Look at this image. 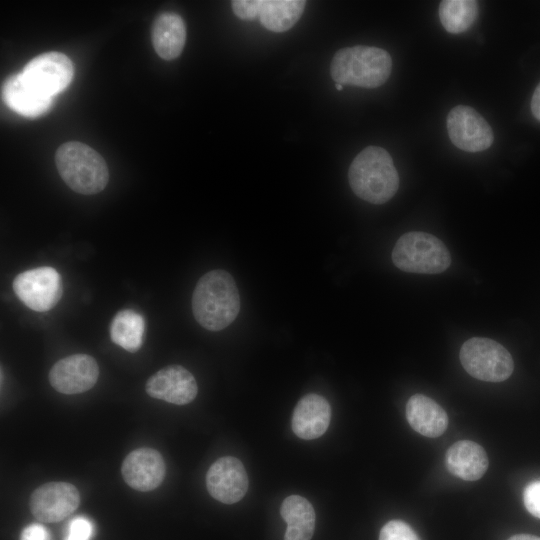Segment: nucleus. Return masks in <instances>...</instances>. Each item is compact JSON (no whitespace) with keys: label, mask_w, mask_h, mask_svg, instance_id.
Segmentation results:
<instances>
[{"label":"nucleus","mask_w":540,"mask_h":540,"mask_svg":"<svg viewBox=\"0 0 540 540\" xmlns=\"http://www.w3.org/2000/svg\"><path fill=\"white\" fill-rule=\"evenodd\" d=\"M239 309L238 289L228 272L212 270L199 279L192 296V311L201 326L222 330L235 320Z\"/></svg>","instance_id":"1"},{"label":"nucleus","mask_w":540,"mask_h":540,"mask_svg":"<svg viewBox=\"0 0 540 540\" xmlns=\"http://www.w3.org/2000/svg\"><path fill=\"white\" fill-rule=\"evenodd\" d=\"M349 184L361 199L372 204L389 201L399 187V176L390 154L381 147L368 146L352 161Z\"/></svg>","instance_id":"2"},{"label":"nucleus","mask_w":540,"mask_h":540,"mask_svg":"<svg viewBox=\"0 0 540 540\" xmlns=\"http://www.w3.org/2000/svg\"><path fill=\"white\" fill-rule=\"evenodd\" d=\"M392 70L389 53L381 48L356 45L338 50L330 66L332 79L341 85L376 88L383 85Z\"/></svg>","instance_id":"3"},{"label":"nucleus","mask_w":540,"mask_h":540,"mask_svg":"<svg viewBox=\"0 0 540 540\" xmlns=\"http://www.w3.org/2000/svg\"><path fill=\"white\" fill-rule=\"evenodd\" d=\"M55 163L63 181L77 193L96 194L108 183L105 160L84 143L70 141L62 144L56 151Z\"/></svg>","instance_id":"4"},{"label":"nucleus","mask_w":540,"mask_h":540,"mask_svg":"<svg viewBox=\"0 0 540 540\" xmlns=\"http://www.w3.org/2000/svg\"><path fill=\"white\" fill-rule=\"evenodd\" d=\"M392 261L405 272L438 274L450 266L451 256L445 244L434 235L412 231L397 240Z\"/></svg>","instance_id":"5"},{"label":"nucleus","mask_w":540,"mask_h":540,"mask_svg":"<svg viewBox=\"0 0 540 540\" xmlns=\"http://www.w3.org/2000/svg\"><path fill=\"white\" fill-rule=\"evenodd\" d=\"M463 368L472 377L501 382L510 377L514 363L510 353L500 343L482 337L467 340L460 349Z\"/></svg>","instance_id":"6"},{"label":"nucleus","mask_w":540,"mask_h":540,"mask_svg":"<svg viewBox=\"0 0 540 540\" xmlns=\"http://www.w3.org/2000/svg\"><path fill=\"white\" fill-rule=\"evenodd\" d=\"M306 1L303 0H234L231 2L234 14L247 21L259 18L269 31L280 33L292 28L303 14Z\"/></svg>","instance_id":"7"},{"label":"nucleus","mask_w":540,"mask_h":540,"mask_svg":"<svg viewBox=\"0 0 540 540\" xmlns=\"http://www.w3.org/2000/svg\"><path fill=\"white\" fill-rule=\"evenodd\" d=\"M17 297L30 309L45 312L61 299L63 286L60 274L52 267H39L18 274L13 280Z\"/></svg>","instance_id":"8"},{"label":"nucleus","mask_w":540,"mask_h":540,"mask_svg":"<svg viewBox=\"0 0 540 540\" xmlns=\"http://www.w3.org/2000/svg\"><path fill=\"white\" fill-rule=\"evenodd\" d=\"M73 74L71 60L59 52L43 53L35 57L20 73L28 86L50 98L68 87Z\"/></svg>","instance_id":"9"},{"label":"nucleus","mask_w":540,"mask_h":540,"mask_svg":"<svg viewBox=\"0 0 540 540\" xmlns=\"http://www.w3.org/2000/svg\"><path fill=\"white\" fill-rule=\"evenodd\" d=\"M446 123L451 142L463 151H484L493 143L492 128L483 116L472 107L455 106L449 111Z\"/></svg>","instance_id":"10"},{"label":"nucleus","mask_w":540,"mask_h":540,"mask_svg":"<svg viewBox=\"0 0 540 540\" xmlns=\"http://www.w3.org/2000/svg\"><path fill=\"white\" fill-rule=\"evenodd\" d=\"M78 489L68 482H48L35 489L29 499L32 514L41 522H59L79 506Z\"/></svg>","instance_id":"11"},{"label":"nucleus","mask_w":540,"mask_h":540,"mask_svg":"<svg viewBox=\"0 0 540 540\" xmlns=\"http://www.w3.org/2000/svg\"><path fill=\"white\" fill-rule=\"evenodd\" d=\"M99 367L87 354H74L57 361L49 372L51 386L63 394H78L91 389L97 382Z\"/></svg>","instance_id":"12"},{"label":"nucleus","mask_w":540,"mask_h":540,"mask_svg":"<svg viewBox=\"0 0 540 540\" xmlns=\"http://www.w3.org/2000/svg\"><path fill=\"white\" fill-rule=\"evenodd\" d=\"M206 486L214 499L225 504L238 502L248 489V476L242 462L232 456L217 459L207 471Z\"/></svg>","instance_id":"13"},{"label":"nucleus","mask_w":540,"mask_h":540,"mask_svg":"<svg viewBox=\"0 0 540 540\" xmlns=\"http://www.w3.org/2000/svg\"><path fill=\"white\" fill-rule=\"evenodd\" d=\"M145 389L149 396L176 405L192 402L198 393L194 376L180 365H170L153 374Z\"/></svg>","instance_id":"14"},{"label":"nucleus","mask_w":540,"mask_h":540,"mask_svg":"<svg viewBox=\"0 0 540 540\" xmlns=\"http://www.w3.org/2000/svg\"><path fill=\"white\" fill-rule=\"evenodd\" d=\"M165 462L159 451L142 447L130 452L122 463L124 481L133 489L147 492L156 489L165 477Z\"/></svg>","instance_id":"15"},{"label":"nucleus","mask_w":540,"mask_h":540,"mask_svg":"<svg viewBox=\"0 0 540 540\" xmlns=\"http://www.w3.org/2000/svg\"><path fill=\"white\" fill-rule=\"evenodd\" d=\"M330 419L328 401L318 394H307L298 401L293 411L292 430L301 439H316L325 433Z\"/></svg>","instance_id":"16"},{"label":"nucleus","mask_w":540,"mask_h":540,"mask_svg":"<svg viewBox=\"0 0 540 540\" xmlns=\"http://www.w3.org/2000/svg\"><path fill=\"white\" fill-rule=\"evenodd\" d=\"M3 102L17 114L36 118L50 110L53 99L44 96L22 79L20 73L9 76L2 86Z\"/></svg>","instance_id":"17"},{"label":"nucleus","mask_w":540,"mask_h":540,"mask_svg":"<svg viewBox=\"0 0 540 540\" xmlns=\"http://www.w3.org/2000/svg\"><path fill=\"white\" fill-rule=\"evenodd\" d=\"M446 467L460 479L475 481L480 479L488 468L487 454L479 444L460 440L447 450Z\"/></svg>","instance_id":"18"},{"label":"nucleus","mask_w":540,"mask_h":540,"mask_svg":"<svg viewBox=\"0 0 540 540\" xmlns=\"http://www.w3.org/2000/svg\"><path fill=\"white\" fill-rule=\"evenodd\" d=\"M406 418L416 432L430 438L439 437L448 426L444 409L422 394L410 397L406 405Z\"/></svg>","instance_id":"19"},{"label":"nucleus","mask_w":540,"mask_h":540,"mask_svg":"<svg viewBox=\"0 0 540 540\" xmlns=\"http://www.w3.org/2000/svg\"><path fill=\"white\" fill-rule=\"evenodd\" d=\"M151 39L155 52L165 60L177 58L185 45L186 26L176 13L164 12L153 22Z\"/></svg>","instance_id":"20"},{"label":"nucleus","mask_w":540,"mask_h":540,"mask_svg":"<svg viewBox=\"0 0 540 540\" xmlns=\"http://www.w3.org/2000/svg\"><path fill=\"white\" fill-rule=\"evenodd\" d=\"M280 513L287 524L284 540H311L315 528V511L311 503L299 495L283 501Z\"/></svg>","instance_id":"21"},{"label":"nucleus","mask_w":540,"mask_h":540,"mask_svg":"<svg viewBox=\"0 0 540 540\" xmlns=\"http://www.w3.org/2000/svg\"><path fill=\"white\" fill-rule=\"evenodd\" d=\"M144 332V317L132 309L119 311L110 324L111 340L128 352L140 349Z\"/></svg>","instance_id":"22"},{"label":"nucleus","mask_w":540,"mask_h":540,"mask_svg":"<svg viewBox=\"0 0 540 540\" xmlns=\"http://www.w3.org/2000/svg\"><path fill=\"white\" fill-rule=\"evenodd\" d=\"M439 19L444 29L452 34L467 31L478 17V3L474 0H443L439 4Z\"/></svg>","instance_id":"23"},{"label":"nucleus","mask_w":540,"mask_h":540,"mask_svg":"<svg viewBox=\"0 0 540 540\" xmlns=\"http://www.w3.org/2000/svg\"><path fill=\"white\" fill-rule=\"evenodd\" d=\"M379 540H419V538L407 523L391 520L382 527Z\"/></svg>","instance_id":"24"},{"label":"nucleus","mask_w":540,"mask_h":540,"mask_svg":"<svg viewBox=\"0 0 540 540\" xmlns=\"http://www.w3.org/2000/svg\"><path fill=\"white\" fill-rule=\"evenodd\" d=\"M92 535V522L86 517L78 516L69 522L65 540H91Z\"/></svg>","instance_id":"25"},{"label":"nucleus","mask_w":540,"mask_h":540,"mask_svg":"<svg viewBox=\"0 0 540 540\" xmlns=\"http://www.w3.org/2000/svg\"><path fill=\"white\" fill-rule=\"evenodd\" d=\"M523 501L528 512L540 518V480L533 481L526 486Z\"/></svg>","instance_id":"26"},{"label":"nucleus","mask_w":540,"mask_h":540,"mask_svg":"<svg viewBox=\"0 0 540 540\" xmlns=\"http://www.w3.org/2000/svg\"><path fill=\"white\" fill-rule=\"evenodd\" d=\"M20 540H50V537L44 526L34 523L24 528Z\"/></svg>","instance_id":"27"},{"label":"nucleus","mask_w":540,"mask_h":540,"mask_svg":"<svg viewBox=\"0 0 540 540\" xmlns=\"http://www.w3.org/2000/svg\"><path fill=\"white\" fill-rule=\"evenodd\" d=\"M531 111L534 117L540 121V83L536 87L531 99Z\"/></svg>","instance_id":"28"},{"label":"nucleus","mask_w":540,"mask_h":540,"mask_svg":"<svg viewBox=\"0 0 540 540\" xmlns=\"http://www.w3.org/2000/svg\"><path fill=\"white\" fill-rule=\"evenodd\" d=\"M508 540H540V537L529 534H518L510 537Z\"/></svg>","instance_id":"29"},{"label":"nucleus","mask_w":540,"mask_h":540,"mask_svg":"<svg viewBox=\"0 0 540 540\" xmlns=\"http://www.w3.org/2000/svg\"><path fill=\"white\" fill-rule=\"evenodd\" d=\"M335 88L339 91L343 90V85L336 83Z\"/></svg>","instance_id":"30"}]
</instances>
